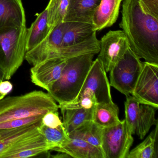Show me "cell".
Listing matches in <instances>:
<instances>
[{
  "instance_id": "obj_11",
  "label": "cell",
  "mask_w": 158,
  "mask_h": 158,
  "mask_svg": "<svg viewBox=\"0 0 158 158\" xmlns=\"http://www.w3.org/2000/svg\"><path fill=\"white\" fill-rule=\"evenodd\" d=\"M68 59L52 58L34 65L30 70L32 83L47 91L60 77Z\"/></svg>"
},
{
  "instance_id": "obj_4",
  "label": "cell",
  "mask_w": 158,
  "mask_h": 158,
  "mask_svg": "<svg viewBox=\"0 0 158 158\" xmlns=\"http://www.w3.org/2000/svg\"><path fill=\"white\" fill-rule=\"evenodd\" d=\"M26 26L0 29V69L9 80L23 64L25 57Z\"/></svg>"
},
{
  "instance_id": "obj_8",
  "label": "cell",
  "mask_w": 158,
  "mask_h": 158,
  "mask_svg": "<svg viewBox=\"0 0 158 158\" xmlns=\"http://www.w3.org/2000/svg\"><path fill=\"white\" fill-rule=\"evenodd\" d=\"M131 95L140 104L158 108V65L144 62Z\"/></svg>"
},
{
  "instance_id": "obj_26",
  "label": "cell",
  "mask_w": 158,
  "mask_h": 158,
  "mask_svg": "<svg viewBox=\"0 0 158 158\" xmlns=\"http://www.w3.org/2000/svg\"><path fill=\"white\" fill-rule=\"evenodd\" d=\"M69 4V0H50L46 9L50 33L54 27L64 23Z\"/></svg>"
},
{
  "instance_id": "obj_34",
  "label": "cell",
  "mask_w": 158,
  "mask_h": 158,
  "mask_svg": "<svg viewBox=\"0 0 158 158\" xmlns=\"http://www.w3.org/2000/svg\"><path fill=\"white\" fill-rule=\"evenodd\" d=\"M4 97H5V96H4V95H3L2 94H1V93H0V100H1V99H2V98H3Z\"/></svg>"
},
{
  "instance_id": "obj_9",
  "label": "cell",
  "mask_w": 158,
  "mask_h": 158,
  "mask_svg": "<svg viewBox=\"0 0 158 158\" xmlns=\"http://www.w3.org/2000/svg\"><path fill=\"white\" fill-rule=\"evenodd\" d=\"M129 48L128 40L123 30L110 31L102 38L97 58L108 73Z\"/></svg>"
},
{
  "instance_id": "obj_20",
  "label": "cell",
  "mask_w": 158,
  "mask_h": 158,
  "mask_svg": "<svg viewBox=\"0 0 158 158\" xmlns=\"http://www.w3.org/2000/svg\"><path fill=\"white\" fill-rule=\"evenodd\" d=\"M94 108L89 109L60 108L62 115L63 124L67 135L84 123L92 121Z\"/></svg>"
},
{
  "instance_id": "obj_2",
  "label": "cell",
  "mask_w": 158,
  "mask_h": 158,
  "mask_svg": "<svg viewBox=\"0 0 158 158\" xmlns=\"http://www.w3.org/2000/svg\"><path fill=\"white\" fill-rule=\"evenodd\" d=\"M94 55L89 53L68 59L60 77L47 90L59 105L76 100L93 63Z\"/></svg>"
},
{
  "instance_id": "obj_10",
  "label": "cell",
  "mask_w": 158,
  "mask_h": 158,
  "mask_svg": "<svg viewBox=\"0 0 158 158\" xmlns=\"http://www.w3.org/2000/svg\"><path fill=\"white\" fill-rule=\"evenodd\" d=\"M49 151L46 139L39 132L27 136L0 153V158H26Z\"/></svg>"
},
{
  "instance_id": "obj_19",
  "label": "cell",
  "mask_w": 158,
  "mask_h": 158,
  "mask_svg": "<svg viewBox=\"0 0 158 158\" xmlns=\"http://www.w3.org/2000/svg\"><path fill=\"white\" fill-rule=\"evenodd\" d=\"M118 106L113 101L97 103L93 110L92 121L102 128H107L118 124L119 118Z\"/></svg>"
},
{
  "instance_id": "obj_12",
  "label": "cell",
  "mask_w": 158,
  "mask_h": 158,
  "mask_svg": "<svg viewBox=\"0 0 158 158\" xmlns=\"http://www.w3.org/2000/svg\"><path fill=\"white\" fill-rule=\"evenodd\" d=\"M64 23L54 27L48 35L34 48L26 53L25 59L34 65L48 59L51 53L61 47Z\"/></svg>"
},
{
  "instance_id": "obj_6",
  "label": "cell",
  "mask_w": 158,
  "mask_h": 158,
  "mask_svg": "<svg viewBox=\"0 0 158 158\" xmlns=\"http://www.w3.org/2000/svg\"><path fill=\"white\" fill-rule=\"evenodd\" d=\"M125 119L102 129L101 149L104 158H127L134 142Z\"/></svg>"
},
{
  "instance_id": "obj_28",
  "label": "cell",
  "mask_w": 158,
  "mask_h": 158,
  "mask_svg": "<svg viewBox=\"0 0 158 158\" xmlns=\"http://www.w3.org/2000/svg\"><path fill=\"white\" fill-rule=\"evenodd\" d=\"M97 102L96 97L93 95H85L78 98L73 102L59 105V109H91Z\"/></svg>"
},
{
  "instance_id": "obj_23",
  "label": "cell",
  "mask_w": 158,
  "mask_h": 158,
  "mask_svg": "<svg viewBox=\"0 0 158 158\" xmlns=\"http://www.w3.org/2000/svg\"><path fill=\"white\" fill-rule=\"evenodd\" d=\"M102 129L93 121H88L68 135L70 138L80 139L101 148Z\"/></svg>"
},
{
  "instance_id": "obj_25",
  "label": "cell",
  "mask_w": 158,
  "mask_h": 158,
  "mask_svg": "<svg viewBox=\"0 0 158 158\" xmlns=\"http://www.w3.org/2000/svg\"><path fill=\"white\" fill-rule=\"evenodd\" d=\"M157 109L151 105L140 104L135 134L140 139H143L152 126L158 123V120L155 118Z\"/></svg>"
},
{
  "instance_id": "obj_22",
  "label": "cell",
  "mask_w": 158,
  "mask_h": 158,
  "mask_svg": "<svg viewBox=\"0 0 158 158\" xmlns=\"http://www.w3.org/2000/svg\"><path fill=\"white\" fill-rule=\"evenodd\" d=\"M158 123L148 136L129 151L127 158H157Z\"/></svg>"
},
{
  "instance_id": "obj_15",
  "label": "cell",
  "mask_w": 158,
  "mask_h": 158,
  "mask_svg": "<svg viewBox=\"0 0 158 158\" xmlns=\"http://www.w3.org/2000/svg\"><path fill=\"white\" fill-rule=\"evenodd\" d=\"M101 0H69L64 23L77 22L92 24V17Z\"/></svg>"
},
{
  "instance_id": "obj_24",
  "label": "cell",
  "mask_w": 158,
  "mask_h": 158,
  "mask_svg": "<svg viewBox=\"0 0 158 158\" xmlns=\"http://www.w3.org/2000/svg\"><path fill=\"white\" fill-rule=\"evenodd\" d=\"M39 132L44 136L49 151L55 148H61L70 141V138L64 126L51 128L41 124L39 127Z\"/></svg>"
},
{
  "instance_id": "obj_14",
  "label": "cell",
  "mask_w": 158,
  "mask_h": 158,
  "mask_svg": "<svg viewBox=\"0 0 158 158\" xmlns=\"http://www.w3.org/2000/svg\"><path fill=\"white\" fill-rule=\"evenodd\" d=\"M123 0H101L92 17L94 31L110 27L117 21Z\"/></svg>"
},
{
  "instance_id": "obj_29",
  "label": "cell",
  "mask_w": 158,
  "mask_h": 158,
  "mask_svg": "<svg viewBox=\"0 0 158 158\" xmlns=\"http://www.w3.org/2000/svg\"><path fill=\"white\" fill-rule=\"evenodd\" d=\"M43 116H33L2 122L0 123V129L17 128L39 123L42 121Z\"/></svg>"
},
{
  "instance_id": "obj_3",
  "label": "cell",
  "mask_w": 158,
  "mask_h": 158,
  "mask_svg": "<svg viewBox=\"0 0 158 158\" xmlns=\"http://www.w3.org/2000/svg\"><path fill=\"white\" fill-rule=\"evenodd\" d=\"M59 105L48 93L35 90L0 100V123L15 119L43 116L58 111Z\"/></svg>"
},
{
  "instance_id": "obj_1",
  "label": "cell",
  "mask_w": 158,
  "mask_h": 158,
  "mask_svg": "<svg viewBox=\"0 0 158 158\" xmlns=\"http://www.w3.org/2000/svg\"><path fill=\"white\" fill-rule=\"evenodd\" d=\"M119 26L139 59L158 65V19L143 11L139 0H124Z\"/></svg>"
},
{
  "instance_id": "obj_32",
  "label": "cell",
  "mask_w": 158,
  "mask_h": 158,
  "mask_svg": "<svg viewBox=\"0 0 158 158\" xmlns=\"http://www.w3.org/2000/svg\"><path fill=\"white\" fill-rule=\"evenodd\" d=\"M13 86L10 81L6 80V81H2L0 82V93L6 96L11 92L12 90Z\"/></svg>"
},
{
  "instance_id": "obj_27",
  "label": "cell",
  "mask_w": 158,
  "mask_h": 158,
  "mask_svg": "<svg viewBox=\"0 0 158 158\" xmlns=\"http://www.w3.org/2000/svg\"><path fill=\"white\" fill-rule=\"evenodd\" d=\"M140 103L133 96H126L125 102V120L132 135L135 133Z\"/></svg>"
},
{
  "instance_id": "obj_21",
  "label": "cell",
  "mask_w": 158,
  "mask_h": 158,
  "mask_svg": "<svg viewBox=\"0 0 158 158\" xmlns=\"http://www.w3.org/2000/svg\"><path fill=\"white\" fill-rule=\"evenodd\" d=\"M41 122L22 127L0 129V153L19 139L37 131Z\"/></svg>"
},
{
  "instance_id": "obj_13",
  "label": "cell",
  "mask_w": 158,
  "mask_h": 158,
  "mask_svg": "<svg viewBox=\"0 0 158 158\" xmlns=\"http://www.w3.org/2000/svg\"><path fill=\"white\" fill-rule=\"evenodd\" d=\"M26 23L22 0H0V29L26 26Z\"/></svg>"
},
{
  "instance_id": "obj_7",
  "label": "cell",
  "mask_w": 158,
  "mask_h": 158,
  "mask_svg": "<svg viewBox=\"0 0 158 158\" xmlns=\"http://www.w3.org/2000/svg\"><path fill=\"white\" fill-rule=\"evenodd\" d=\"M110 86L107 72L100 61L97 58L93 61L77 99L88 94L94 95L98 103L112 102Z\"/></svg>"
},
{
  "instance_id": "obj_16",
  "label": "cell",
  "mask_w": 158,
  "mask_h": 158,
  "mask_svg": "<svg viewBox=\"0 0 158 158\" xmlns=\"http://www.w3.org/2000/svg\"><path fill=\"white\" fill-rule=\"evenodd\" d=\"M70 140L61 148L52 151L63 152L74 158H104L100 148L77 138H70Z\"/></svg>"
},
{
  "instance_id": "obj_18",
  "label": "cell",
  "mask_w": 158,
  "mask_h": 158,
  "mask_svg": "<svg viewBox=\"0 0 158 158\" xmlns=\"http://www.w3.org/2000/svg\"><path fill=\"white\" fill-rule=\"evenodd\" d=\"M50 33L48 24V13L45 9L37 15L36 19L27 31L26 50H32L42 42Z\"/></svg>"
},
{
  "instance_id": "obj_33",
  "label": "cell",
  "mask_w": 158,
  "mask_h": 158,
  "mask_svg": "<svg viewBox=\"0 0 158 158\" xmlns=\"http://www.w3.org/2000/svg\"><path fill=\"white\" fill-rule=\"evenodd\" d=\"M5 80V76L2 70L0 69V82Z\"/></svg>"
},
{
  "instance_id": "obj_30",
  "label": "cell",
  "mask_w": 158,
  "mask_h": 158,
  "mask_svg": "<svg viewBox=\"0 0 158 158\" xmlns=\"http://www.w3.org/2000/svg\"><path fill=\"white\" fill-rule=\"evenodd\" d=\"M42 123L46 126L51 128H56L63 125L58 111L47 113L42 117Z\"/></svg>"
},
{
  "instance_id": "obj_17",
  "label": "cell",
  "mask_w": 158,
  "mask_h": 158,
  "mask_svg": "<svg viewBox=\"0 0 158 158\" xmlns=\"http://www.w3.org/2000/svg\"><path fill=\"white\" fill-rule=\"evenodd\" d=\"M96 33L92 24L65 22L61 47L79 44L89 38Z\"/></svg>"
},
{
  "instance_id": "obj_31",
  "label": "cell",
  "mask_w": 158,
  "mask_h": 158,
  "mask_svg": "<svg viewBox=\"0 0 158 158\" xmlns=\"http://www.w3.org/2000/svg\"><path fill=\"white\" fill-rule=\"evenodd\" d=\"M139 2L144 12L158 19V0H139Z\"/></svg>"
},
{
  "instance_id": "obj_5",
  "label": "cell",
  "mask_w": 158,
  "mask_h": 158,
  "mask_svg": "<svg viewBox=\"0 0 158 158\" xmlns=\"http://www.w3.org/2000/svg\"><path fill=\"white\" fill-rule=\"evenodd\" d=\"M143 63L130 48L110 70V84L126 96L131 95Z\"/></svg>"
}]
</instances>
